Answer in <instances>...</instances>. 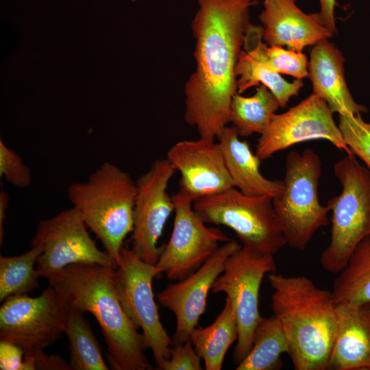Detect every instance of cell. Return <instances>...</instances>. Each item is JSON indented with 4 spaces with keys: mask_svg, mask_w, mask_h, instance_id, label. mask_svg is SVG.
Instances as JSON below:
<instances>
[{
    "mask_svg": "<svg viewBox=\"0 0 370 370\" xmlns=\"http://www.w3.org/2000/svg\"><path fill=\"white\" fill-rule=\"evenodd\" d=\"M273 256L242 245L228 257L212 285L213 293L226 294L235 313L238 337L233 359L236 365L249 352L255 328L262 319L259 291L264 275L277 271Z\"/></svg>",
    "mask_w": 370,
    "mask_h": 370,
    "instance_id": "obj_8",
    "label": "cell"
},
{
    "mask_svg": "<svg viewBox=\"0 0 370 370\" xmlns=\"http://www.w3.org/2000/svg\"><path fill=\"white\" fill-rule=\"evenodd\" d=\"M273 292L271 309L288 341L295 370H326L337 330L331 291L305 275H268Z\"/></svg>",
    "mask_w": 370,
    "mask_h": 370,
    "instance_id": "obj_2",
    "label": "cell"
},
{
    "mask_svg": "<svg viewBox=\"0 0 370 370\" xmlns=\"http://www.w3.org/2000/svg\"><path fill=\"white\" fill-rule=\"evenodd\" d=\"M114 267L79 263L64 268L51 283L69 307L91 313L100 325L113 370H149L143 334L125 312L116 291Z\"/></svg>",
    "mask_w": 370,
    "mask_h": 370,
    "instance_id": "obj_3",
    "label": "cell"
},
{
    "mask_svg": "<svg viewBox=\"0 0 370 370\" xmlns=\"http://www.w3.org/2000/svg\"><path fill=\"white\" fill-rule=\"evenodd\" d=\"M328 369L370 370V304H339Z\"/></svg>",
    "mask_w": 370,
    "mask_h": 370,
    "instance_id": "obj_19",
    "label": "cell"
},
{
    "mask_svg": "<svg viewBox=\"0 0 370 370\" xmlns=\"http://www.w3.org/2000/svg\"><path fill=\"white\" fill-rule=\"evenodd\" d=\"M338 127L343 140L354 156L359 157L370 171V123L361 114H338Z\"/></svg>",
    "mask_w": 370,
    "mask_h": 370,
    "instance_id": "obj_28",
    "label": "cell"
},
{
    "mask_svg": "<svg viewBox=\"0 0 370 370\" xmlns=\"http://www.w3.org/2000/svg\"><path fill=\"white\" fill-rule=\"evenodd\" d=\"M176 173L166 158L152 162L136 181V197L132 232V249L144 262L156 265L162 246H158L165 223L175 210L173 196L167 193L169 181Z\"/></svg>",
    "mask_w": 370,
    "mask_h": 370,
    "instance_id": "obj_13",
    "label": "cell"
},
{
    "mask_svg": "<svg viewBox=\"0 0 370 370\" xmlns=\"http://www.w3.org/2000/svg\"><path fill=\"white\" fill-rule=\"evenodd\" d=\"M40 247H32L19 256H0V301L9 297L27 294L38 286L40 275L34 264L42 254Z\"/></svg>",
    "mask_w": 370,
    "mask_h": 370,
    "instance_id": "obj_27",
    "label": "cell"
},
{
    "mask_svg": "<svg viewBox=\"0 0 370 370\" xmlns=\"http://www.w3.org/2000/svg\"><path fill=\"white\" fill-rule=\"evenodd\" d=\"M320 1V16L323 25L332 34L336 32L334 17V7L336 0H319Z\"/></svg>",
    "mask_w": 370,
    "mask_h": 370,
    "instance_id": "obj_34",
    "label": "cell"
},
{
    "mask_svg": "<svg viewBox=\"0 0 370 370\" xmlns=\"http://www.w3.org/2000/svg\"><path fill=\"white\" fill-rule=\"evenodd\" d=\"M295 1L264 0L259 19L264 25L263 39L267 46H285L302 51L306 47L333 35L323 25L319 13L306 14Z\"/></svg>",
    "mask_w": 370,
    "mask_h": 370,
    "instance_id": "obj_17",
    "label": "cell"
},
{
    "mask_svg": "<svg viewBox=\"0 0 370 370\" xmlns=\"http://www.w3.org/2000/svg\"></svg>",
    "mask_w": 370,
    "mask_h": 370,
    "instance_id": "obj_37",
    "label": "cell"
},
{
    "mask_svg": "<svg viewBox=\"0 0 370 370\" xmlns=\"http://www.w3.org/2000/svg\"><path fill=\"white\" fill-rule=\"evenodd\" d=\"M0 177L12 186L25 188L32 182L31 169L20 156L0 140Z\"/></svg>",
    "mask_w": 370,
    "mask_h": 370,
    "instance_id": "obj_30",
    "label": "cell"
},
{
    "mask_svg": "<svg viewBox=\"0 0 370 370\" xmlns=\"http://www.w3.org/2000/svg\"><path fill=\"white\" fill-rule=\"evenodd\" d=\"M286 334L274 315L262 317L256 325L252 347L236 370H275L282 367L281 356L288 354Z\"/></svg>",
    "mask_w": 370,
    "mask_h": 370,
    "instance_id": "obj_25",
    "label": "cell"
},
{
    "mask_svg": "<svg viewBox=\"0 0 370 370\" xmlns=\"http://www.w3.org/2000/svg\"><path fill=\"white\" fill-rule=\"evenodd\" d=\"M69 341L71 370H108L99 342L83 313L69 308L64 332Z\"/></svg>",
    "mask_w": 370,
    "mask_h": 370,
    "instance_id": "obj_26",
    "label": "cell"
},
{
    "mask_svg": "<svg viewBox=\"0 0 370 370\" xmlns=\"http://www.w3.org/2000/svg\"><path fill=\"white\" fill-rule=\"evenodd\" d=\"M69 306L53 286L39 296L9 297L0 308V340L25 352L43 350L64 332Z\"/></svg>",
    "mask_w": 370,
    "mask_h": 370,
    "instance_id": "obj_10",
    "label": "cell"
},
{
    "mask_svg": "<svg viewBox=\"0 0 370 370\" xmlns=\"http://www.w3.org/2000/svg\"><path fill=\"white\" fill-rule=\"evenodd\" d=\"M327 102L312 93L282 114H275L267 130L260 135L256 154L267 160L278 151L312 140L324 139L346 154L354 155L345 144Z\"/></svg>",
    "mask_w": 370,
    "mask_h": 370,
    "instance_id": "obj_14",
    "label": "cell"
},
{
    "mask_svg": "<svg viewBox=\"0 0 370 370\" xmlns=\"http://www.w3.org/2000/svg\"><path fill=\"white\" fill-rule=\"evenodd\" d=\"M131 1H135V0H131Z\"/></svg>",
    "mask_w": 370,
    "mask_h": 370,
    "instance_id": "obj_36",
    "label": "cell"
},
{
    "mask_svg": "<svg viewBox=\"0 0 370 370\" xmlns=\"http://www.w3.org/2000/svg\"><path fill=\"white\" fill-rule=\"evenodd\" d=\"M238 328L235 313L228 297L221 313L214 321L206 328H195L189 341L206 370H220L225 354L232 344L237 341Z\"/></svg>",
    "mask_w": 370,
    "mask_h": 370,
    "instance_id": "obj_22",
    "label": "cell"
},
{
    "mask_svg": "<svg viewBox=\"0 0 370 370\" xmlns=\"http://www.w3.org/2000/svg\"><path fill=\"white\" fill-rule=\"evenodd\" d=\"M166 158L181 174L177 192L193 202L234 187L215 139L178 141L169 149Z\"/></svg>",
    "mask_w": 370,
    "mask_h": 370,
    "instance_id": "obj_16",
    "label": "cell"
},
{
    "mask_svg": "<svg viewBox=\"0 0 370 370\" xmlns=\"http://www.w3.org/2000/svg\"><path fill=\"white\" fill-rule=\"evenodd\" d=\"M160 273L156 265L144 262L123 245L113 280L125 312L142 329L147 347L153 352L156 369L161 370L170 358L173 341L160 320L154 299L152 282Z\"/></svg>",
    "mask_w": 370,
    "mask_h": 370,
    "instance_id": "obj_9",
    "label": "cell"
},
{
    "mask_svg": "<svg viewBox=\"0 0 370 370\" xmlns=\"http://www.w3.org/2000/svg\"><path fill=\"white\" fill-rule=\"evenodd\" d=\"M280 107L275 95L266 86L260 84L251 97H243L238 92L233 96L230 123L240 136L246 137L254 133L261 135Z\"/></svg>",
    "mask_w": 370,
    "mask_h": 370,
    "instance_id": "obj_24",
    "label": "cell"
},
{
    "mask_svg": "<svg viewBox=\"0 0 370 370\" xmlns=\"http://www.w3.org/2000/svg\"><path fill=\"white\" fill-rule=\"evenodd\" d=\"M25 352L19 346L7 341H0V369L23 370Z\"/></svg>",
    "mask_w": 370,
    "mask_h": 370,
    "instance_id": "obj_33",
    "label": "cell"
},
{
    "mask_svg": "<svg viewBox=\"0 0 370 370\" xmlns=\"http://www.w3.org/2000/svg\"><path fill=\"white\" fill-rule=\"evenodd\" d=\"M67 193L73 207L117 264L123 241L133 230L136 181L105 162L86 181L70 184Z\"/></svg>",
    "mask_w": 370,
    "mask_h": 370,
    "instance_id": "obj_4",
    "label": "cell"
},
{
    "mask_svg": "<svg viewBox=\"0 0 370 370\" xmlns=\"http://www.w3.org/2000/svg\"><path fill=\"white\" fill-rule=\"evenodd\" d=\"M255 0H198L192 21L195 69L184 85L188 124L199 137L218 138L238 92L235 70Z\"/></svg>",
    "mask_w": 370,
    "mask_h": 370,
    "instance_id": "obj_1",
    "label": "cell"
},
{
    "mask_svg": "<svg viewBox=\"0 0 370 370\" xmlns=\"http://www.w3.org/2000/svg\"><path fill=\"white\" fill-rule=\"evenodd\" d=\"M344 62L341 52L328 39L312 46L308 61V77L312 85V93L323 99L333 112L365 113L367 108L358 103L349 90Z\"/></svg>",
    "mask_w": 370,
    "mask_h": 370,
    "instance_id": "obj_18",
    "label": "cell"
},
{
    "mask_svg": "<svg viewBox=\"0 0 370 370\" xmlns=\"http://www.w3.org/2000/svg\"><path fill=\"white\" fill-rule=\"evenodd\" d=\"M173 199L172 233L156 266L169 280L179 281L197 270L217 250L220 243L231 239L221 230L207 227L189 198L177 192Z\"/></svg>",
    "mask_w": 370,
    "mask_h": 370,
    "instance_id": "obj_12",
    "label": "cell"
},
{
    "mask_svg": "<svg viewBox=\"0 0 370 370\" xmlns=\"http://www.w3.org/2000/svg\"><path fill=\"white\" fill-rule=\"evenodd\" d=\"M241 246L232 239L224 243L197 270L158 293V303L176 317L173 345L188 341L206 311L208 295L214 281L223 272L228 257Z\"/></svg>",
    "mask_w": 370,
    "mask_h": 370,
    "instance_id": "obj_15",
    "label": "cell"
},
{
    "mask_svg": "<svg viewBox=\"0 0 370 370\" xmlns=\"http://www.w3.org/2000/svg\"><path fill=\"white\" fill-rule=\"evenodd\" d=\"M273 199L244 195L233 187L200 197L193 206L206 223L234 231L243 245L275 255L286 242L278 221Z\"/></svg>",
    "mask_w": 370,
    "mask_h": 370,
    "instance_id": "obj_7",
    "label": "cell"
},
{
    "mask_svg": "<svg viewBox=\"0 0 370 370\" xmlns=\"http://www.w3.org/2000/svg\"><path fill=\"white\" fill-rule=\"evenodd\" d=\"M87 227L73 206L40 221L31 242L32 247L42 249L36 262L40 277L51 283L64 268L79 263L116 267L110 255L97 247Z\"/></svg>",
    "mask_w": 370,
    "mask_h": 370,
    "instance_id": "obj_11",
    "label": "cell"
},
{
    "mask_svg": "<svg viewBox=\"0 0 370 370\" xmlns=\"http://www.w3.org/2000/svg\"><path fill=\"white\" fill-rule=\"evenodd\" d=\"M336 275L331 290L336 304H370V235L358 245Z\"/></svg>",
    "mask_w": 370,
    "mask_h": 370,
    "instance_id": "obj_23",
    "label": "cell"
},
{
    "mask_svg": "<svg viewBox=\"0 0 370 370\" xmlns=\"http://www.w3.org/2000/svg\"><path fill=\"white\" fill-rule=\"evenodd\" d=\"M239 136L232 125L225 127L218 138L234 188L248 196L279 197L284 190L283 181L271 180L262 175L261 160Z\"/></svg>",
    "mask_w": 370,
    "mask_h": 370,
    "instance_id": "obj_21",
    "label": "cell"
},
{
    "mask_svg": "<svg viewBox=\"0 0 370 370\" xmlns=\"http://www.w3.org/2000/svg\"><path fill=\"white\" fill-rule=\"evenodd\" d=\"M201 358L191 342L173 345L170 358L163 365L161 370H201Z\"/></svg>",
    "mask_w": 370,
    "mask_h": 370,
    "instance_id": "obj_31",
    "label": "cell"
},
{
    "mask_svg": "<svg viewBox=\"0 0 370 370\" xmlns=\"http://www.w3.org/2000/svg\"><path fill=\"white\" fill-rule=\"evenodd\" d=\"M9 205V196L8 193L1 190L0 192V245H2L4 238L3 223L5 219L6 210Z\"/></svg>",
    "mask_w": 370,
    "mask_h": 370,
    "instance_id": "obj_35",
    "label": "cell"
},
{
    "mask_svg": "<svg viewBox=\"0 0 370 370\" xmlns=\"http://www.w3.org/2000/svg\"><path fill=\"white\" fill-rule=\"evenodd\" d=\"M266 60L275 73L291 75L295 79L308 77V60L301 51L286 49L281 46H267Z\"/></svg>",
    "mask_w": 370,
    "mask_h": 370,
    "instance_id": "obj_29",
    "label": "cell"
},
{
    "mask_svg": "<svg viewBox=\"0 0 370 370\" xmlns=\"http://www.w3.org/2000/svg\"><path fill=\"white\" fill-rule=\"evenodd\" d=\"M71 370L70 365L59 356L47 355L42 350L25 352L23 370Z\"/></svg>",
    "mask_w": 370,
    "mask_h": 370,
    "instance_id": "obj_32",
    "label": "cell"
},
{
    "mask_svg": "<svg viewBox=\"0 0 370 370\" xmlns=\"http://www.w3.org/2000/svg\"><path fill=\"white\" fill-rule=\"evenodd\" d=\"M334 173L342 191L327 202L332 212L331 236L320 264L325 271L337 274L358 245L370 235V171L354 155L346 154L334 164Z\"/></svg>",
    "mask_w": 370,
    "mask_h": 370,
    "instance_id": "obj_5",
    "label": "cell"
},
{
    "mask_svg": "<svg viewBox=\"0 0 370 370\" xmlns=\"http://www.w3.org/2000/svg\"><path fill=\"white\" fill-rule=\"evenodd\" d=\"M263 32V27L251 23L247 29L235 70L238 93L263 84L275 95L280 108H285L292 97L298 95L304 82L299 79L288 82L270 68L266 60L267 45L262 42Z\"/></svg>",
    "mask_w": 370,
    "mask_h": 370,
    "instance_id": "obj_20",
    "label": "cell"
},
{
    "mask_svg": "<svg viewBox=\"0 0 370 370\" xmlns=\"http://www.w3.org/2000/svg\"><path fill=\"white\" fill-rule=\"evenodd\" d=\"M321 171V159L311 149L286 156L284 190L272 201L286 245L293 249L304 250L315 233L330 223V209L319 199Z\"/></svg>",
    "mask_w": 370,
    "mask_h": 370,
    "instance_id": "obj_6",
    "label": "cell"
}]
</instances>
